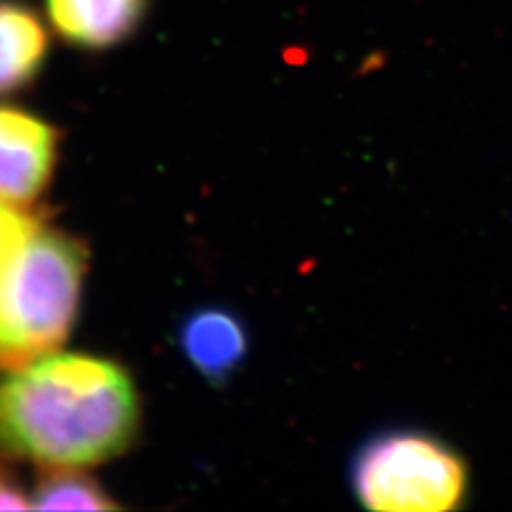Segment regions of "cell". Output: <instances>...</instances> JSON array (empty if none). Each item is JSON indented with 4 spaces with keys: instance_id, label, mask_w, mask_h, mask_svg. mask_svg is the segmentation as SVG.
Listing matches in <instances>:
<instances>
[{
    "instance_id": "cell-2",
    "label": "cell",
    "mask_w": 512,
    "mask_h": 512,
    "mask_svg": "<svg viewBox=\"0 0 512 512\" xmlns=\"http://www.w3.org/2000/svg\"><path fill=\"white\" fill-rule=\"evenodd\" d=\"M86 274L77 239L37 229L0 278V370L56 352L73 327Z\"/></svg>"
},
{
    "instance_id": "cell-10",
    "label": "cell",
    "mask_w": 512,
    "mask_h": 512,
    "mask_svg": "<svg viewBox=\"0 0 512 512\" xmlns=\"http://www.w3.org/2000/svg\"><path fill=\"white\" fill-rule=\"evenodd\" d=\"M32 508L26 491L11 474L0 470V510H26Z\"/></svg>"
},
{
    "instance_id": "cell-7",
    "label": "cell",
    "mask_w": 512,
    "mask_h": 512,
    "mask_svg": "<svg viewBox=\"0 0 512 512\" xmlns=\"http://www.w3.org/2000/svg\"><path fill=\"white\" fill-rule=\"evenodd\" d=\"M47 56V30L22 0H0V92L28 84Z\"/></svg>"
},
{
    "instance_id": "cell-9",
    "label": "cell",
    "mask_w": 512,
    "mask_h": 512,
    "mask_svg": "<svg viewBox=\"0 0 512 512\" xmlns=\"http://www.w3.org/2000/svg\"><path fill=\"white\" fill-rule=\"evenodd\" d=\"M37 229V218L18 210V205L0 201V278Z\"/></svg>"
},
{
    "instance_id": "cell-4",
    "label": "cell",
    "mask_w": 512,
    "mask_h": 512,
    "mask_svg": "<svg viewBox=\"0 0 512 512\" xmlns=\"http://www.w3.org/2000/svg\"><path fill=\"white\" fill-rule=\"evenodd\" d=\"M56 158L54 128L22 109L0 107V201L24 205L50 182Z\"/></svg>"
},
{
    "instance_id": "cell-3",
    "label": "cell",
    "mask_w": 512,
    "mask_h": 512,
    "mask_svg": "<svg viewBox=\"0 0 512 512\" xmlns=\"http://www.w3.org/2000/svg\"><path fill=\"white\" fill-rule=\"evenodd\" d=\"M357 500L380 512H444L470 489L466 461L440 438L419 429H393L365 442L350 466Z\"/></svg>"
},
{
    "instance_id": "cell-1",
    "label": "cell",
    "mask_w": 512,
    "mask_h": 512,
    "mask_svg": "<svg viewBox=\"0 0 512 512\" xmlns=\"http://www.w3.org/2000/svg\"><path fill=\"white\" fill-rule=\"evenodd\" d=\"M139 427V395L122 365L50 355L0 380V453L50 470H82L122 455Z\"/></svg>"
},
{
    "instance_id": "cell-5",
    "label": "cell",
    "mask_w": 512,
    "mask_h": 512,
    "mask_svg": "<svg viewBox=\"0 0 512 512\" xmlns=\"http://www.w3.org/2000/svg\"><path fill=\"white\" fill-rule=\"evenodd\" d=\"M178 342L188 363L214 384H224L248 355L246 325L227 308H199L184 318Z\"/></svg>"
},
{
    "instance_id": "cell-8",
    "label": "cell",
    "mask_w": 512,
    "mask_h": 512,
    "mask_svg": "<svg viewBox=\"0 0 512 512\" xmlns=\"http://www.w3.org/2000/svg\"><path fill=\"white\" fill-rule=\"evenodd\" d=\"M32 508L37 510H116L114 502L92 478L73 470H54L35 489Z\"/></svg>"
},
{
    "instance_id": "cell-6",
    "label": "cell",
    "mask_w": 512,
    "mask_h": 512,
    "mask_svg": "<svg viewBox=\"0 0 512 512\" xmlns=\"http://www.w3.org/2000/svg\"><path fill=\"white\" fill-rule=\"evenodd\" d=\"M148 0H45L58 35L84 50H107L131 37L146 15Z\"/></svg>"
}]
</instances>
